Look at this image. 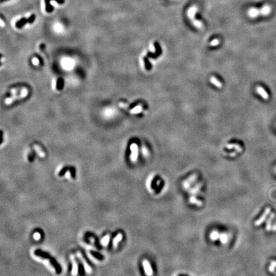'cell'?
<instances>
[{
    "instance_id": "1",
    "label": "cell",
    "mask_w": 276,
    "mask_h": 276,
    "mask_svg": "<svg viewBox=\"0 0 276 276\" xmlns=\"http://www.w3.org/2000/svg\"><path fill=\"white\" fill-rule=\"evenodd\" d=\"M197 10H198V9H197V7H195V6L191 7V8L189 9V10H188L187 15L188 16H189V17L190 18V19H191L192 24H193L195 26L198 28H201L202 27H203V24H202L201 22L198 21V20L195 19V14H196V12H197Z\"/></svg>"
},
{
    "instance_id": "2",
    "label": "cell",
    "mask_w": 276,
    "mask_h": 276,
    "mask_svg": "<svg viewBox=\"0 0 276 276\" xmlns=\"http://www.w3.org/2000/svg\"><path fill=\"white\" fill-rule=\"evenodd\" d=\"M270 212H271V208H270V207L266 208L265 209V210H264V212H263V214L261 215V217H259V218L258 219V220H256L255 223H254V225H255L256 226H260L261 224H262V223H263L265 221V220H266V217H268V215H270Z\"/></svg>"
},
{
    "instance_id": "3",
    "label": "cell",
    "mask_w": 276,
    "mask_h": 276,
    "mask_svg": "<svg viewBox=\"0 0 276 276\" xmlns=\"http://www.w3.org/2000/svg\"><path fill=\"white\" fill-rule=\"evenodd\" d=\"M198 177V174L194 173L193 175H192L191 177H189L186 180L184 181V182H183V186H184V187H185V189L189 188V187H190V185H191L192 183L196 182V180H197Z\"/></svg>"
},
{
    "instance_id": "4",
    "label": "cell",
    "mask_w": 276,
    "mask_h": 276,
    "mask_svg": "<svg viewBox=\"0 0 276 276\" xmlns=\"http://www.w3.org/2000/svg\"><path fill=\"white\" fill-rule=\"evenodd\" d=\"M143 266L144 269V272L148 276H152L153 275V270L151 268L150 263L147 259H144L143 261Z\"/></svg>"
},
{
    "instance_id": "5",
    "label": "cell",
    "mask_w": 276,
    "mask_h": 276,
    "mask_svg": "<svg viewBox=\"0 0 276 276\" xmlns=\"http://www.w3.org/2000/svg\"><path fill=\"white\" fill-rule=\"evenodd\" d=\"M130 150L132 151L130 158H131L132 161L134 162L137 160V156H138V147H137V144H135V143H133V144H131Z\"/></svg>"
},
{
    "instance_id": "6",
    "label": "cell",
    "mask_w": 276,
    "mask_h": 276,
    "mask_svg": "<svg viewBox=\"0 0 276 276\" xmlns=\"http://www.w3.org/2000/svg\"><path fill=\"white\" fill-rule=\"evenodd\" d=\"M275 217V213L273 212V213H271L270 214L269 217L267 221H266V230L268 231H270L272 228V222H273V219H274Z\"/></svg>"
},
{
    "instance_id": "7",
    "label": "cell",
    "mask_w": 276,
    "mask_h": 276,
    "mask_svg": "<svg viewBox=\"0 0 276 276\" xmlns=\"http://www.w3.org/2000/svg\"><path fill=\"white\" fill-rule=\"evenodd\" d=\"M257 92L258 93L259 95H261L262 97V98L265 100H268V94L267 93L266 91L261 86H258L256 88Z\"/></svg>"
},
{
    "instance_id": "8",
    "label": "cell",
    "mask_w": 276,
    "mask_h": 276,
    "mask_svg": "<svg viewBox=\"0 0 276 276\" xmlns=\"http://www.w3.org/2000/svg\"><path fill=\"white\" fill-rule=\"evenodd\" d=\"M248 14L249 17H252V18H254V17H256L259 16L260 14V9L258 10L257 9H254V8H252V9H249L248 12Z\"/></svg>"
},
{
    "instance_id": "9",
    "label": "cell",
    "mask_w": 276,
    "mask_h": 276,
    "mask_svg": "<svg viewBox=\"0 0 276 276\" xmlns=\"http://www.w3.org/2000/svg\"><path fill=\"white\" fill-rule=\"evenodd\" d=\"M27 23H28V19L23 17V18L19 20V21H17V22H16V27L17 28L20 29V28H23V27L26 24H27Z\"/></svg>"
},
{
    "instance_id": "10",
    "label": "cell",
    "mask_w": 276,
    "mask_h": 276,
    "mask_svg": "<svg viewBox=\"0 0 276 276\" xmlns=\"http://www.w3.org/2000/svg\"><path fill=\"white\" fill-rule=\"evenodd\" d=\"M210 81H211V83H212L213 85H215V86H217V88H221L222 86H223L222 83H220V82L219 81V80L217 79V78H215L214 76H212V77H210Z\"/></svg>"
},
{
    "instance_id": "11",
    "label": "cell",
    "mask_w": 276,
    "mask_h": 276,
    "mask_svg": "<svg viewBox=\"0 0 276 276\" xmlns=\"http://www.w3.org/2000/svg\"><path fill=\"white\" fill-rule=\"evenodd\" d=\"M45 4V11L48 13H51L53 12L54 7L50 5V2L51 0H44Z\"/></svg>"
},
{
    "instance_id": "12",
    "label": "cell",
    "mask_w": 276,
    "mask_h": 276,
    "mask_svg": "<svg viewBox=\"0 0 276 276\" xmlns=\"http://www.w3.org/2000/svg\"><path fill=\"white\" fill-rule=\"evenodd\" d=\"M226 147H227L228 149H232V148L236 149L237 152H241V151H242V147L238 144H227V145H226Z\"/></svg>"
},
{
    "instance_id": "13",
    "label": "cell",
    "mask_w": 276,
    "mask_h": 276,
    "mask_svg": "<svg viewBox=\"0 0 276 276\" xmlns=\"http://www.w3.org/2000/svg\"><path fill=\"white\" fill-rule=\"evenodd\" d=\"M78 256H79V259H81V261L83 263V264H84V268H85L86 271L88 273H90V272H91V268H90V267L89 266V265H88V263L86 262L85 259L83 258V257L82 256L81 254H80L79 253Z\"/></svg>"
},
{
    "instance_id": "14",
    "label": "cell",
    "mask_w": 276,
    "mask_h": 276,
    "mask_svg": "<svg viewBox=\"0 0 276 276\" xmlns=\"http://www.w3.org/2000/svg\"><path fill=\"white\" fill-rule=\"evenodd\" d=\"M71 258L72 259V262H73V267H72V274L73 276H76L77 273V271H78L77 264L76 262V261H75L73 256H72Z\"/></svg>"
},
{
    "instance_id": "15",
    "label": "cell",
    "mask_w": 276,
    "mask_h": 276,
    "mask_svg": "<svg viewBox=\"0 0 276 276\" xmlns=\"http://www.w3.org/2000/svg\"><path fill=\"white\" fill-rule=\"evenodd\" d=\"M189 201L191 203H192V204H196L198 206H201L202 205H203V203H202L201 201L199 200V199H198L197 198H196L194 196H191L189 198Z\"/></svg>"
},
{
    "instance_id": "16",
    "label": "cell",
    "mask_w": 276,
    "mask_h": 276,
    "mask_svg": "<svg viewBox=\"0 0 276 276\" xmlns=\"http://www.w3.org/2000/svg\"><path fill=\"white\" fill-rule=\"evenodd\" d=\"M202 185H203V183L202 182H200V183H198L197 185H196V186L194 187L193 188H192L191 189V191H190V192L192 194H197L198 192L199 191V190H200L201 187H202Z\"/></svg>"
},
{
    "instance_id": "17",
    "label": "cell",
    "mask_w": 276,
    "mask_h": 276,
    "mask_svg": "<svg viewBox=\"0 0 276 276\" xmlns=\"http://www.w3.org/2000/svg\"><path fill=\"white\" fill-rule=\"evenodd\" d=\"M270 12V8L269 6L265 5L263 7L262 9H260V14H262V15H267Z\"/></svg>"
},
{
    "instance_id": "18",
    "label": "cell",
    "mask_w": 276,
    "mask_h": 276,
    "mask_svg": "<svg viewBox=\"0 0 276 276\" xmlns=\"http://www.w3.org/2000/svg\"><path fill=\"white\" fill-rule=\"evenodd\" d=\"M276 269V261L272 260L270 261V264L269 268H268V270L270 272H274L275 270Z\"/></svg>"
},
{
    "instance_id": "19",
    "label": "cell",
    "mask_w": 276,
    "mask_h": 276,
    "mask_svg": "<svg viewBox=\"0 0 276 276\" xmlns=\"http://www.w3.org/2000/svg\"><path fill=\"white\" fill-rule=\"evenodd\" d=\"M141 111H142V106L141 105H137L136 107H135L134 109H132L130 111V113L134 114L139 113H140Z\"/></svg>"
},
{
    "instance_id": "20",
    "label": "cell",
    "mask_w": 276,
    "mask_h": 276,
    "mask_svg": "<svg viewBox=\"0 0 276 276\" xmlns=\"http://www.w3.org/2000/svg\"><path fill=\"white\" fill-rule=\"evenodd\" d=\"M220 235L217 231H213L211 233V235H210V238H211L212 240H217L219 238H220Z\"/></svg>"
},
{
    "instance_id": "21",
    "label": "cell",
    "mask_w": 276,
    "mask_h": 276,
    "mask_svg": "<svg viewBox=\"0 0 276 276\" xmlns=\"http://www.w3.org/2000/svg\"><path fill=\"white\" fill-rule=\"evenodd\" d=\"M122 234H120H120H118V235L117 236V237H115V239H114V240H113L114 246H115V247L117 246V244H118V243L121 240H122Z\"/></svg>"
},
{
    "instance_id": "22",
    "label": "cell",
    "mask_w": 276,
    "mask_h": 276,
    "mask_svg": "<svg viewBox=\"0 0 276 276\" xmlns=\"http://www.w3.org/2000/svg\"><path fill=\"white\" fill-rule=\"evenodd\" d=\"M220 241L223 244H226L228 242V237L226 234L224 233H222L220 235Z\"/></svg>"
},
{
    "instance_id": "23",
    "label": "cell",
    "mask_w": 276,
    "mask_h": 276,
    "mask_svg": "<svg viewBox=\"0 0 276 276\" xmlns=\"http://www.w3.org/2000/svg\"><path fill=\"white\" fill-rule=\"evenodd\" d=\"M35 254H37V255L38 256H40L41 257H44V258H48V254H47L45 253V252H42V251H37L35 252Z\"/></svg>"
},
{
    "instance_id": "24",
    "label": "cell",
    "mask_w": 276,
    "mask_h": 276,
    "mask_svg": "<svg viewBox=\"0 0 276 276\" xmlns=\"http://www.w3.org/2000/svg\"><path fill=\"white\" fill-rule=\"evenodd\" d=\"M35 18H36V16H35V14H32V15H31V16H30V17L28 19V23H29V24H32L34 21H35Z\"/></svg>"
},
{
    "instance_id": "25",
    "label": "cell",
    "mask_w": 276,
    "mask_h": 276,
    "mask_svg": "<svg viewBox=\"0 0 276 276\" xmlns=\"http://www.w3.org/2000/svg\"><path fill=\"white\" fill-rule=\"evenodd\" d=\"M109 236H106V237H105L102 240L101 243L104 245H106L108 244V242H109Z\"/></svg>"
},
{
    "instance_id": "26",
    "label": "cell",
    "mask_w": 276,
    "mask_h": 276,
    "mask_svg": "<svg viewBox=\"0 0 276 276\" xmlns=\"http://www.w3.org/2000/svg\"><path fill=\"white\" fill-rule=\"evenodd\" d=\"M219 43V40L218 39H213L212 42H210V45L211 46H216Z\"/></svg>"
},
{
    "instance_id": "27",
    "label": "cell",
    "mask_w": 276,
    "mask_h": 276,
    "mask_svg": "<svg viewBox=\"0 0 276 276\" xmlns=\"http://www.w3.org/2000/svg\"><path fill=\"white\" fill-rule=\"evenodd\" d=\"M35 150H37V151L38 152V154H39L40 155L42 156V157H43V156H44V154H43V151H42L41 148H40L38 146H35Z\"/></svg>"
},
{
    "instance_id": "28",
    "label": "cell",
    "mask_w": 276,
    "mask_h": 276,
    "mask_svg": "<svg viewBox=\"0 0 276 276\" xmlns=\"http://www.w3.org/2000/svg\"><path fill=\"white\" fill-rule=\"evenodd\" d=\"M91 254H92V255H93L95 257V258H97V259H103V257L100 254H98V253H96V252H91Z\"/></svg>"
},
{
    "instance_id": "29",
    "label": "cell",
    "mask_w": 276,
    "mask_h": 276,
    "mask_svg": "<svg viewBox=\"0 0 276 276\" xmlns=\"http://www.w3.org/2000/svg\"><path fill=\"white\" fill-rule=\"evenodd\" d=\"M142 151H143V154L144 155L145 157H147L148 155V151L147 149L145 147H143V148H142Z\"/></svg>"
},
{
    "instance_id": "30",
    "label": "cell",
    "mask_w": 276,
    "mask_h": 276,
    "mask_svg": "<svg viewBox=\"0 0 276 276\" xmlns=\"http://www.w3.org/2000/svg\"><path fill=\"white\" fill-rule=\"evenodd\" d=\"M33 237H34V238H35V240H39L40 238V234L39 233H34Z\"/></svg>"
},
{
    "instance_id": "31",
    "label": "cell",
    "mask_w": 276,
    "mask_h": 276,
    "mask_svg": "<svg viewBox=\"0 0 276 276\" xmlns=\"http://www.w3.org/2000/svg\"><path fill=\"white\" fill-rule=\"evenodd\" d=\"M54 1H55V2H57L58 4H60V5L63 4V3H65V0H54Z\"/></svg>"
},
{
    "instance_id": "32",
    "label": "cell",
    "mask_w": 276,
    "mask_h": 276,
    "mask_svg": "<svg viewBox=\"0 0 276 276\" xmlns=\"http://www.w3.org/2000/svg\"><path fill=\"white\" fill-rule=\"evenodd\" d=\"M272 230L273 231H276V220L275 221V223H273V225H272Z\"/></svg>"
},
{
    "instance_id": "33",
    "label": "cell",
    "mask_w": 276,
    "mask_h": 276,
    "mask_svg": "<svg viewBox=\"0 0 276 276\" xmlns=\"http://www.w3.org/2000/svg\"><path fill=\"white\" fill-rule=\"evenodd\" d=\"M33 61V63L35 65H37L38 63V60L37 59H34Z\"/></svg>"
},
{
    "instance_id": "34",
    "label": "cell",
    "mask_w": 276,
    "mask_h": 276,
    "mask_svg": "<svg viewBox=\"0 0 276 276\" xmlns=\"http://www.w3.org/2000/svg\"><path fill=\"white\" fill-rule=\"evenodd\" d=\"M236 155H237V152H233V153H230V155L231 156V157H233V156H235Z\"/></svg>"
},
{
    "instance_id": "35",
    "label": "cell",
    "mask_w": 276,
    "mask_h": 276,
    "mask_svg": "<svg viewBox=\"0 0 276 276\" xmlns=\"http://www.w3.org/2000/svg\"><path fill=\"white\" fill-rule=\"evenodd\" d=\"M8 1H9V0H1L0 2H1V3H3V2H8Z\"/></svg>"
}]
</instances>
